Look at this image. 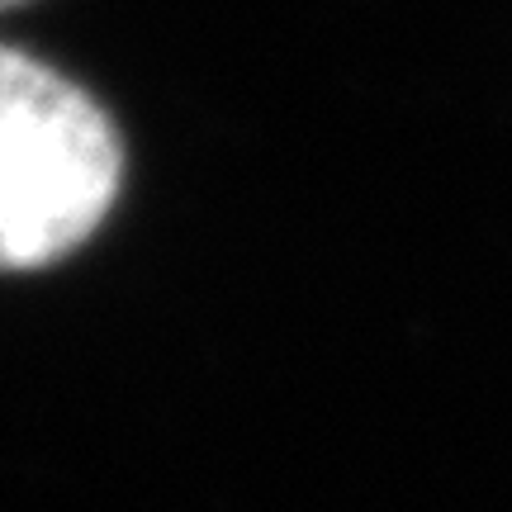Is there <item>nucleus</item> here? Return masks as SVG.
I'll list each match as a JSON object with an SVG mask.
<instances>
[{"label":"nucleus","mask_w":512,"mask_h":512,"mask_svg":"<svg viewBox=\"0 0 512 512\" xmlns=\"http://www.w3.org/2000/svg\"><path fill=\"white\" fill-rule=\"evenodd\" d=\"M124 138L86 86L0 43V271L72 256L110 219Z\"/></svg>","instance_id":"obj_1"},{"label":"nucleus","mask_w":512,"mask_h":512,"mask_svg":"<svg viewBox=\"0 0 512 512\" xmlns=\"http://www.w3.org/2000/svg\"><path fill=\"white\" fill-rule=\"evenodd\" d=\"M10 5H24V0H0V10H10Z\"/></svg>","instance_id":"obj_2"}]
</instances>
